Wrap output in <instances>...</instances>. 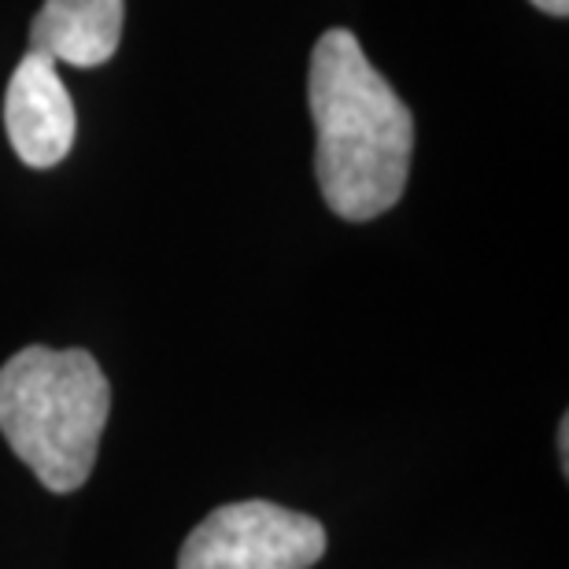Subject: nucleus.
<instances>
[{
	"instance_id": "nucleus-1",
	"label": "nucleus",
	"mask_w": 569,
	"mask_h": 569,
	"mask_svg": "<svg viewBox=\"0 0 569 569\" xmlns=\"http://www.w3.org/2000/svg\"><path fill=\"white\" fill-rule=\"evenodd\" d=\"M307 100L315 119V174L329 211L348 222H370L396 208L411 174L415 119L351 30L337 27L318 38Z\"/></svg>"
},
{
	"instance_id": "nucleus-2",
	"label": "nucleus",
	"mask_w": 569,
	"mask_h": 569,
	"mask_svg": "<svg viewBox=\"0 0 569 569\" xmlns=\"http://www.w3.org/2000/svg\"><path fill=\"white\" fill-rule=\"evenodd\" d=\"M108 411L111 385L82 348L30 345L0 367V432L49 492L89 481Z\"/></svg>"
},
{
	"instance_id": "nucleus-3",
	"label": "nucleus",
	"mask_w": 569,
	"mask_h": 569,
	"mask_svg": "<svg viewBox=\"0 0 569 569\" xmlns=\"http://www.w3.org/2000/svg\"><path fill=\"white\" fill-rule=\"evenodd\" d=\"M326 529L300 510L244 499L211 510L181 543L178 569H311Z\"/></svg>"
},
{
	"instance_id": "nucleus-4",
	"label": "nucleus",
	"mask_w": 569,
	"mask_h": 569,
	"mask_svg": "<svg viewBox=\"0 0 569 569\" xmlns=\"http://www.w3.org/2000/svg\"><path fill=\"white\" fill-rule=\"evenodd\" d=\"M4 130L27 167H56L74 144V104L56 63L27 52L4 93Z\"/></svg>"
},
{
	"instance_id": "nucleus-5",
	"label": "nucleus",
	"mask_w": 569,
	"mask_h": 569,
	"mask_svg": "<svg viewBox=\"0 0 569 569\" xmlns=\"http://www.w3.org/2000/svg\"><path fill=\"white\" fill-rule=\"evenodd\" d=\"M122 0H44L27 52L74 67L108 63L122 38Z\"/></svg>"
},
{
	"instance_id": "nucleus-6",
	"label": "nucleus",
	"mask_w": 569,
	"mask_h": 569,
	"mask_svg": "<svg viewBox=\"0 0 569 569\" xmlns=\"http://www.w3.org/2000/svg\"><path fill=\"white\" fill-rule=\"evenodd\" d=\"M540 11H548V16H559V19H566L569 16V0H532Z\"/></svg>"
}]
</instances>
